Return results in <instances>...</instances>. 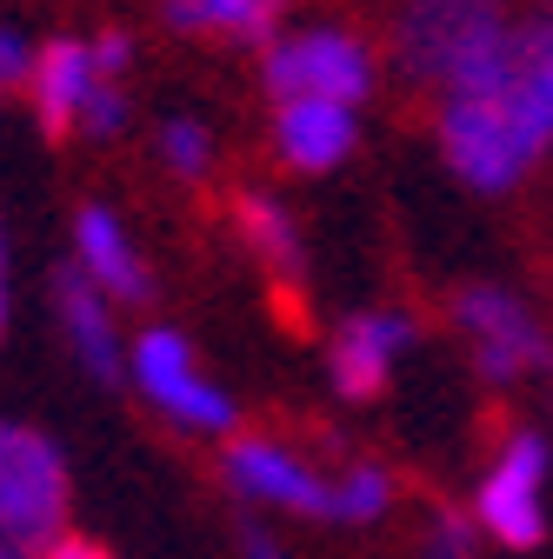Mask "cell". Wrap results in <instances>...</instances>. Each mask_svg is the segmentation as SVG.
I'll list each match as a JSON object with an SVG mask.
<instances>
[{
    "instance_id": "6da1fadb",
    "label": "cell",
    "mask_w": 553,
    "mask_h": 559,
    "mask_svg": "<svg viewBox=\"0 0 553 559\" xmlns=\"http://www.w3.org/2000/svg\"><path fill=\"white\" fill-rule=\"evenodd\" d=\"M527 27L501 0H407L393 27V60L440 100L507 94L520 74Z\"/></svg>"
},
{
    "instance_id": "7a4b0ae2",
    "label": "cell",
    "mask_w": 553,
    "mask_h": 559,
    "mask_svg": "<svg viewBox=\"0 0 553 559\" xmlns=\"http://www.w3.org/2000/svg\"><path fill=\"white\" fill-rule=\"evenodd\" d=\"M67 460L47 433L0 419V539L21 552H47L67 533Z\"/></svg>"
},
{
    "instance_id": "3957f363",
    "label": "cell",
    "mask_w": 553,
    "mask_h": 559,
    "mask_svg": "<svg viewBox=\"0 0 553 559\" xmlns=\"http://www.w3.org/2000/svg\"><path fill=\"white\" fill-rule=\"evenodd\" d=\"M260 81L273 100H333V107H361L374 94V53L348 27H301L281 34L260 60Z\"/></svg>"
},
{
    "instance_id": "277c9868",
    "label": "cell",
    "mask_w": 553,
    "mask_h": 559,
    "mask_svg": "<svg viewBox=\"0 0 553 559\" xmlns=\"http://www.w3.org/2000/svg\"><path fill=\"white\" fill-rule=\"evenodd\" d=\"M434 140L447 167L473 187V193H514L533 167L520 127L507 120V107L494 94H460V100H440L434 114Z\"/></svg>"
},
{
    "instance_id": "5b68a950",
    "label": "cell",
    "mask_w": 553,
    "mask_h": 559,
    "mask_svg": "<svg viewBox=\"0 0 553 559\" xmlns=\"http://www.w3.org/2000/svg\"><path fill=\"white\" fill-rule=\"evenodd\" d=\"M454 326L467 333L473 346V367L487 380H520V373H540L553 367V346H546V326L533 320V307L507 287H460L454 294Z\"/></svg>"
},
{
    "instance_id": "8992f818",
    "label": "cell",
    "mask_w": 553,
    "mask_h": 559,
    "mask_svg": "<svg viewBox=\"0 0 553 559\" xmlns=\"http://www.w3.org/2000/svg\"><path fill=\"white\" fill-rule=\"evenodd\" d=\"M127 373L141 380V393L167 419H180V427H193V433H227L234 427V400L200 373L193 346L180 333H167V326H148L141 340H133V367Z\"/></svg>"
},
{
    "instance_id": "52a82bcc",
    "label": "cell",
    "mask_w": 553,
    "mask_h": 559,
    "mask_svg": "<svg viewBox=\"0 0 553 559\" xmlns=\"http://www.w3.org/2000/svg\"><path fill=\"white\" fill-rule=\"evenodd\" d=\"M540 486H546V440L540 433H514L494 453L487 479H480V500H473L480 533H494L501 546H520V552L540 546V533H546Z\"/></svg>"
},
{
    "instance_id": "ba28073f",
    "label": "cell",
    "mask_w": 553,
    "mask_h": 559,
    "mask_svg": "<svg viewBox=\"0 0 553 559\" xmlns=\"http://www.w3.org/2000/svg\"><path fill=\"white\" fill-rule=\"evenodd\" d=\"M227 486H234V493H247V500L281 507V513L333 520V486L301 453H287L281 440H234L227 447Z\"/></svg>"
},
{
    "instance_id": "9c48e42d",
    "label": "cell",
    "mask_w": 553,
    "mask_h": 559,
    "mask_svg": "<svg viewBox=\"0 0 553 559\" xmlns=\"http://www.w3.org/2000/svg\"><path fill=\"white\" fill-rule=\"evenodd\" d=\"M407 340H413V320L407 313H354L348 326L333 333V393L340 400H374L380 386H387V373H393V360L407 354Z\"/></svg>"
},
{
    "instance_id": "30bf717a",
    "label": "cell",
    "mask_w": 553,
    "mask_h": 559,
    "mask_svg": "<svg viewBox=\"0 0 553 559\" xmlns=\"http://www.w3.org/2000/svg\"><path fill=\"white\" fill-rule=\"evenodd\" d=\"M101 87V67H94V40H74L60 34L34 53V81H27V100H34V120L47 133H81V114Z\"/></svg>"
},
{
    "instance_id": "8fae6325",
    "label": "cell",
    "mask_w": 553,
    "mask_h": 559,
    "mask_svg": "<svg viewBox=\"0 0 553 559\" xmlns=\"http://www.w3.org/2000/svg\"><path fill=\"white\" fill-rule=\"evenodd\" d=\"M361 120L354 107H333V100H287L273 107V154H281L294 174H333L340 160L354 154Z\"/></svg>"
},
{
    "instance_id": "7c38bea8",
    "label": "cell",
    "mask_w": 553,
    "mask_h": 559,
    "mask_svg": "<svg viewBox=\"0 0 553 559\" xmlns=\"http://www.w3.org/2000/svg\"><path fill=\"white\" fill-rule=\"evenodd\" d=\"M74 266L94 280L107 300H120V307H141L154 294L141 247L127 240V227L107 214V206H81V221H74Z\"/></svg>"
},
{
    "instance_id": "4fadbf2b",
    "label": "cell",
    "mask_w": 553,
    "mask_h": 559,
    "mask_svg": "<svg viewBox=\"0 0 553 559\" xmlns=\"http://www.w3.org/2000/svg\"><path fill=\"white\" fill-rule=\"evenodd\" d=\"M54 307H60V333L74 346V360L94 380H120V326H114V300L94 287L81 266H60L54 273Z\"/></svg>"
},
{
    "instance_id": "5bb4252c",
    "label": "cell",
    "mask_w": 553,
    "mask_h": 559,
    "mask_svg": "<svg viewBox=\"0 0 553 559\" xmlns=\"http://www.w3.org/2000/svg\"><path fill=\"white\" fill-rule=\"evenodd\" d=\"M507 107V120L520 127L527 154L540 160L553 147V14L546 21H527V47H520V74L507 94H494Z\"/></svg>"
},
{
    "instance_id": "9a60e30c",
    "label": "cell",
    "mask_w": 553,
    "mask_h": 559,
    "mask_svg": "<svg viewBox=\"0 0 553 559\" xmlns=\"http://www.w3.org/2000/svg\"><path fill=\"white\" fill-rule=\"evenodd\" d=\"M281 14H287V0H167L161 8L174 34H227L247 47L281 40Z\"/></svg>"
},
{
    "instance_id": "2e32d148",
    "label": "cell",
    "mask_w": 553,
    "mask_h": 559,
    "mask_svg": "<svg viewBox=\"0 0 553 559\" xmlns=\"http://www.w3.org/2000/svg\"><path fill=\"white\" fill-rule=\"evenodd\" d=\"M234 227H240V240L254 247V260L273 273V280H301V266H307V247H301V227H294V214L273 193H260V187H247L240 200H234Z\"/></svg>"
},
{
    "instance_id": "e0dca14e",
    "label": "cell",
    "mask_w": 553,
    "mask_h": 559,
    "mask_svg": "<svg viewBox=\"0 0 553 559\" xmlns=\"http://www.w3.org/2000/svg\"><path fill=\"white\" fill-rule=\"evenodd\" d=\"M393 507V479L380 466H348L333 479V520H348V526H374L380 513Z\"/></svg>"
},
{
    "instance_id": "ac0fdd59",
    "label": "cell",
    "mask_w": 553,
    "mask_h": 559,
    "mask_svg": "<svg viewBox=\"0 0 553 559\" xmlns=\"http://www.w3.org/2000/svg\"><path fill=\"white\" fill-rule=\"evenodd\" d=\"M161 167L174 174V180H207V167H214V133H207L200 120H187V114H174L167 127H161Z\"/></svg>"
},
{
    "instance_id": "d6986e66",
    "label": "cell",
    "mask_w": 553,
    "mask_h": 559,
    "mask_svg": "<svg viewBox=\"0 0 553 559\" xmlns=\"http://www.w3.org/2000/svg\"><path fill=\"white\" fill-rule=\"evenodd\" d=\"M473 539H480V520L434 513V520H427V546H421V559H473Z\"/></svg>"
},
{
    "instance_id": "ffe728a7",
    "label": "cell",
    "mask_w": 553,
    "mask_h": 559,
    "mask_svg": "<svg viewBox=\"0 0 553 559\" xmlns=\"http://www.w3.org/2000/svg\"><path fill=\"white\" fill-rule=\"evenodd\" d=\"M120 127H127V87L120 81H101L94 100H87V114H81V133L87 140H114Z\"/></svg>"
},
{
    "instance_id": "44dd1931",
    "label": "cell",
    "mask_w": 553,
    "mask_h": 559,
    "mask_svg": "<svg viewBox=\"0 0 553 559\" xmlns=\"http://www.w3.org/2000/svg\"><path fill=\"white\" fill-rule=\"evenodd\" d=\"M34 53H40V47H27L14 27H0V87H14V81H34Z\"/></svg>"
},
{
    "instance_id": "7402d4cb",
    "label": "cell",
    "mask_w": 553,
    "mask_h": 559,
    "mask_svg": "<svg viewBox=\"0 0 553 559\" xmlns=\"http://www.w3.org/2000/svg\"><path fill=\"white\" fill-rule=\"evenodd\" d=\"M94 67H101V81H120L127 67H133V40L120 34V27H107V34H94Z\"/></svg>"
},
{
    "instance_id": "603a6c76",
    "label": "cell",
    "mask_w": 553,
    "mask_h": 559,
    "mask_svg": "<svg viewBox=\"0 0 553 559\" xmlns=\"http://www.w3.org/2000/svg\"><path fill=\"white\" fill-rule=\"evenodd\" d=\"M40 559H114V552H101L94 539H74V533H67V539H60V546H47Z\"/></svg>"
},
{
    "instance_id": "cb8c5ba5",
    "label": "cell",
    "mask_w": 553,
    "mask_h": 559,
    "mask_svg": "<svg viewBox=\"0 0 553 559\" xmlns=\"http://www.w3.org/2000/svg\"><path fill=\"white\" fill-rule=\"evenodd\" d=\"M240 552H247V559H287L281 546H273V539L260 533V526H247V533H240Z\"/></svg>"
},
{
    "instance_id": "d4e9b609",
    "label": "cell",
    "mask_w": 553,
    "mask_h": 559,
    "mask_svg": "<svg viewBox=\"0 0 553 559\" xmlns=\"http://www.w3.org/2000/svg\"><path fill=\"white\" fill-rule=\"evenodd\" d=\"M0 559H27V552H21V546H14V539H0Z\"/></svg>"
},
{
    "instance_id": "484cf974",
    "label": "cell",
    "mask_w": 553,
    "mask_h": 559,
    "mask_svg": "<svg viewBox=\"0 0 553 559\" xmlns=\"http://www.w3.org/2000/svg\"><path fill=\"white\" fill-rule=\"evenodd\" d=\"M0 320H8V280H0Z\"/></svg>"
}]
</instances>
